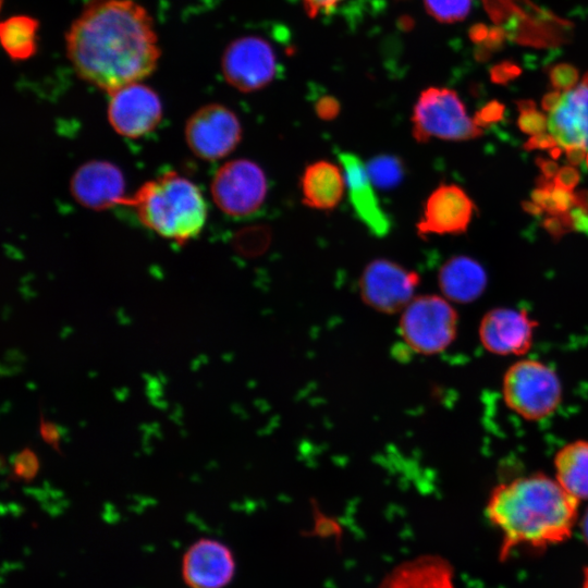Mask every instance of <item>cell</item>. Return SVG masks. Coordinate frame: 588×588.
I'll list each match as a JSON object with an SVG mask.
<instances>
[{"instance_id": "cell-1", "label": "cell", "mask_w": 588, "mask_h": 588, "mask_svg": "<svg viewBox=\"0 0 588 588\" xmlns=\"http://www.w3.org/2000/svg\"><path fill=\"white\" fill-rule=\"evenodd\" d=\"M65 48L76 74L108 94L149 76L161 56L152 19L134 0H89Z\"/></svg>"}, {"instance_id": "cell-2", "label": "cell", "mask_w": 588, "mask_h": 588, "mask_svg": "<svg viewBox=\"0 0 588 588\" xmlns=\"http://www.w3.org/2000/svg\"><path fill=\"white\" fill-rule=\"evenodd\" d=\"M578 504L555 478L539 473L498 485L490 493L487 516L502 534L500 559L520 544L546 548L566 540Z\"/></svg>"}, {"instance_id": "cell-3", "label": "cell", "mask_w": 588, "mask_h": 588, "mask_svg": "<svg viewBox=\"0 0 588 588\" xmlns=\"http://www.w3.org/2000/svg\"><path fill=\"white\" fill-rule=\"evenodd\" d=\"M124 205L134 209L143 225L177 244L196 237L207 220L201 191L174 171L144 183Z\"/></svg>"}, {"instance_id": "cell-4", "label": "cell", "mask_w": 588, "mask_h": 588, "mask_svg": "<svg viewBox=\"0 0 588 588\" xmlns=\"http://www.w3.org/2000/svg\"><path fill=\"white\" fill-rule=\"evenodd\" d=\"M412 134L418 143L437 138L462 142L482 135V128L476 119L468 115L458 95L446 87L424 89L411 117Z\"/></svg>"}, {"instance_id": "cell-5", "label": "cell", "mask_w": 588, "mask_h": 588, "mask_svg": "<svg viewBox=\"0 0 588 588\" xmlns=\"http://www.w3.org/2000/svg\"><path fill=\"white\" fill-rule=\"evenodd\" d=\"M542 108L556 155L564 151L574 167L584 161L588 167V73L573 87L547 95Z\"/></svg>"}, {"instance_id": "cell-6", "label": "cell", "mask_w": 588, "mask_h": 588, "mask_svg": "<svg viewBox=\"0 0 588 588\" xmlns=\"http://www.w3.org/2000/svg\"><path fill=\"white\" fill-rule=\"evenodd\" d=\"M502 394L506 406L527 420L552 415L562 400L555 371L535 359H520L504 373Z\"/></svg>"}, {"instance_id": "cell-7", "label": "cell", "mask_w": 588, "mask_h": 588, "mask_svg": "<svg viewBox=\"0 0 588 588\" xmlns=\"http://www.w3.org/2000/svg\"><path fill=\"white\" fill-rule=\"evenodd\" d=\"M457 321V313L446 298L420 295L402 310L400 334L412 351L433 355L454 341Z\"/></svg>"}, {"instance_id": "cell-8", "label": "cell", "mask_w": 588, "mask_h": 588, "mask_svg": "<svg viewBox=\"0 0 588 588\" xmlns=\"http://www.w3.org/2000/svg\"><path fill=\"white\" fill-rule=\"evenodd\" d=\"M268 194V180L264 170L249 159L225 162L211 181L215 204L225 215L246 218L264 206Z\"/></svg>"}, {"instance_id": "cell-9", "label": "cell", "mask_w": 588, "mask_h": 588, "mask_svg": "<svg viewBox=\"0 0 588 588\" xmlns=\"http://www.w3.org/2000/svg\"><path fill=\"white\" fill-rule=\"evenodd\" d=\"M277 56L262 37L248 35L231 41L221 58L225 82L242 93L267 87L278 72Z\"/></svg>"}, {"instance_id": "cell-10", "label": "cell", "mask_w": 588, "mask_h": 588, "mask_svg": "<svg viewBox=\"0 0 588 588\" xmlns=\"http://www.w3.org/2000/svg\"><path fill=\"white\" fill-rule=\"evenodd\" d=\"M419 281L416 271L395 261L377 258L364 268L358 291L367 306L382 314H395L414 298Z\"/></svg>"}, {"instance_id": "cell-11", "label": "cell", "mask_w": 588, "mask_h": 588, "mask_svg": "<svg viewBox=\"0 0 588 588\" xmlns=\"http://www.w3.org/2000/svg\"><path fill=\"white\" fill-rule=\"evenodd\" d=\"M237 115L220 103H209L186 121L185 140L192 152L204 160H218L230 155L242 138Z\"/></svg>"}, {"instance_id": "cell-12", "label": "cell", "mask_w": 588, "mask_h": 588, "mask_svg": "<svg viewBox=\"0 0 588 588\" xmlns=\"http://www.w3.org/2000/svg\"><path fill=\"white\" fill-rule=\"evenodd\" d=\"M109 95L108 120L118 134L127 138L142 137L160 123L162 103L149 86L136 82Z\"/></svg>"}, {"instance_id": "cell-13", "label": "cell", "mask_w": 588, "mask_h": 588, "mask_svg": "<svg viewBox=\"0 0 588 588\" xmlns=\"http://www.w3.org/2000/svg\"><path fill=\"white\" fill-rule=\"evenodd\" d=\"M475 205L463 188L455 184L439 185L426 199L416 223L420 237L462 234L466 232Z\"/></svg>"}, {"instance_id": "cell-14", "label": "cell", "mask_w": 588, "mask_h": 588, "mask_svg": "<svg viewBox=\"0 0 588 588\" xmlns=\"http://www.w3.org/2000/svg\"><path fill=\"white\" fill-rule=\"evenodd\" d=\"M537 321L525 310L494 308L488 311L479 326L482 346L497 355H524L532 344Z\"/></svg>"}, {"instance_id": "cell-15", "label": "cell", "mask_w": 588, "mask_h": 588, "mask_svg": "<svg viewBox=\"0 0 588 588\" xmlns=\"http://www.w3.org/2000/svg\"><path fill=\"white\" fill-rule=\"evenodd\" d=\"M124 177L121 170L107 161L94 160L81 166L71 177L70 191L82 206L105 210L124 205Z\"/></svg>"}, {"instance_id": "cell-16", "label": "cell", "mask_w": 588, "mask_h": 588, "mask_svg": "<svg viewBox=\"0 0 588 588\" xmlns=\"http://www.w3.org/2000/svg\"><path fill=\"white\" fill-rule=\"evenodd\" d=\"M234 573L233 553L218 540L199 539L184 553L182 576L189 588H223Z\"/></svg>"}, {"instance_id": "cell-17", "label": "cell", "mask_w": 588, "mask_h": 588, "mask_svg": "<svg viewBox=\"0 0 588 588\" xmlns=\"http://www.w3.org/2000/svg\"><path fill=\"white\" fill-rule=\"evenodd\" d=\"M339 161L345 175L350 203L356 217L371 234L378 237L385 236L391 230V220L380 205L366 164L351 151L339 152Z\"/></svg>"}, {"instance_id": "cell-18", "label": "cell", "mask_w": 588, "mask_h": 588, "mask_svg": "<svg viewBox=\"0 0 588 588\" xmlns=\"http://www.w3.org/2000/svg\"><path fill=\"white\" fill-rule=\"evenodd\" d=\"M299 187L304 205L321 211L332 210L346 189L343 169L328 160L314 161L304 169Z\"/></svg>"}, {"instance_id": "cell-19", "label": "cell", "mask_w": 588, "mask_h": 588, "mask_svg": "<svg viewBox=\"0 0 588 588\" xmlns=\"http://www.w3.org/2000/svg\"><path fill=\"white\" fill-rule=\"evenodd\" d=\"M378 588H455L453 569L441 556L422 555L395 566Z\"/></svg>"}, {"instance_id": "cell-20", "label": "cell", "mask_w": 588, "mask_h": 588, "mask_svg": "<svg viewBox=\"0 0 588 588\" xmlns=\"http://www.w3.org/2000/svg\"><path fill=\"white\" fill-rule=\"evenodd\" d=\"M488 282L483 267L468 256H454L448 259L438 273V284L449 301L467 304L478 298Z\"/></svg>"}, {"instance_id": "cell-21", "label": "cell", "mask_w": 588, "mask_h": 588, "mask_svg": "<svg viewBox=\"0 0 588 588\" xmlns=\"http://www.w3.org/2000/svg\"><path fill=\"white\" fill-rule=\"evenodd\" d=\"M555 480L572 497L588 500V441L565 444L554 457Z\"/></svg>"}, {"instance_id": "cell-22", "label": "cell", "mask_w": 588, "mask_h": 588, "mask_svg": "<svg viewBox=\"0 0 588 588\" xmlns=\"http://www.w3.org/2000/svg\"><path fill=\"white\" fill-rule=\"evenodd\" d=\"M38 28V21L28 15H13L1 22V44L12 60L23 61L35 54Z\"/></svg>"}, {"instance_id": "cell-23", "label": "cell", "mask_w": 588, "mask_h": 588, "mask_svg": "<svg viewBox=\"0 0 588 588\" xmlns=\"http://www.w3.org/2000/svg\"><path fill=\"white\" fill-rule=\"evenodd\" d=\"M366 167L373 185L382 189L393 188L404 176V166L394 156H377Z\"/></svg>"}, {"instance_id": "cell-24", "label": "cell", "mask_w": 588, "mask_h": 588, "mask_svg": "<svg viewBox=\"0 0 588 588\" xmlns=\"http://www.w3.org/2000/svg\"><path fill=\"white\" fill-rule=\"evenodd\" d=\"M427 13L441 23L464 20L470 10L471 0H422Z\"/></svg>"}, {"instance_id": "cell-25", "label": "cell", "mask_w": 588, "mask_h": 588, "mask_svg": "<svg viewBox=\"0 0 588 588\" xmlns=\"http://www.w3.org/2000/svg\"><path fill=\"white\" fill-rule=\"evenodd\" d=\"M12 468L9 479L14 481L30 482L38 474L40 463L36 453L28 446H25L11 460Z\"/></svg>"}, {"instance_id": "cell-26", "label": "cell", "mask_w": 588, "mask_h": 588, "mask_svg": "<svg viewBox=\"0 0 588 588\" xmlns=\"http://www.w3.org/2000/svg\"><path fill=\"white\" fill-rule=\"evenodd\" d=\"M518 125L530 136L546 133L547 115L540 113L531 102H523L519 105Z\"/></svg>"}, {"instance_id": "cell-27", "label": "cell", "mask_w": 588, "mask_h": 588, "mask_svg": "<svg viewBox=\"0 0 588 588\" xmlns=\"http://www.w3.org/2000/svg\"><path fill=\"white\" fill-rule=\"evenodd\" d=\"M63 428L52 421L45 420L42 413L40 412L39 419V434L41 439L54 449L59 454H62L60 450V440L64 437Z\"/></svg>"}, {"instance_id": "cell-28", "label": "cell", "mask_w": 588, "mask_h": 588, "mask_svg": "<svg viewBox=\"0 0 588 588\" xmlns=\"http://www.w3.org/2000/svg\"><path fill=\"white\" fill-rule=\"evenodd\" d=\"M315 111L321 120H333L340 112L339 101L331 96H323L315 103Z\"/></svg>"}, {"instance_id": "cell-29", "label": "cell", "mask_w": 588, "mask_h": 588, "mask_svg": "<svg viewBox=\"0 0 588 588\" xmlns=\"http://www.w3.org/2000/svg\"><path fill=\"white\" fill-rule=\"evenodd\" d=\"M555 90H565L573 87L577 83L575 70H568L567 66L555 70L551 77Z\"/></svg>"}, {"instance_id": "cell-30", "label": "cell", "mask_w": 588, "mask_h": 588, "mask_svg": "<svg viewBox=\"0 0 588 588\" xmlns=\"http://www.w3.org/2000/svg\"><path fill=\"white\" fill-rule=\"evenodd\" d=\"M308 17L315 19L323 12H328L343 0H301Z\"/></svg>"}, {"instance_id": "cell-31", "label": "cell", "mask_w": 588, "mask_h": 588, "mask_svg": "<svg viewBox=\"0 0 588 588\" xmlns=\"http://www.w3.org/2000/svg\"><path fill=\"white\" fill-rule=\"evenodd\" d=\"M552 180L562 187L574 189L578 181V173L574 166L564 167L556 171V174L552 177Z\"/></svg>"}, {"instance_id": "cell-32", "label": "cell", "mask_w": 588, "mask_h": 588, "mask_svg": "<svg viewBox=\"0 0 588 588\" xmlns=\"http://www.w3.org/2000/svg\"><path fill=\"white\" fill-rule=\"evenodd\" d=\"M581 531L585 541L588 543V509L584 515L583 522H581Z\"/></svg>"}, {"instance_id": "cell-33", "label": "cell", "mask_w": 588, "mask_h": 588, "mask_svg": "<svg viewBox=\"0 0 588 588\" xmlns=\"http://www.w3.org/2000/svg\"><path fill=\"white\" fill-rule=\"evenodd\" d=\"M583 588H588V567H586L584 572Z\"/></svg>"}]
</instances>
